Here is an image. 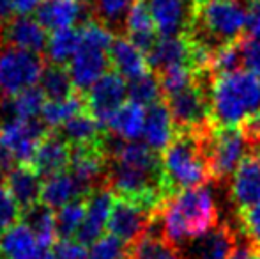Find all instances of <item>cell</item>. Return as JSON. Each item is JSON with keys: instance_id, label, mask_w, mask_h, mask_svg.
Wrapping results in <instances>:
<instances>
[{"instance_id": "cell-1", "label": "cell", "mask_w": 260, "mask_h": 259, "mask_svg": "<svg viewBox=\"0 0 260 259\" xmlns=\"http://www.w3.org/2000/svg\"><path fill=\"white\" fill-rule=\"evenodd\" d=\"M105 187L119 199H127L157 211L168 199L163 187L161 158L152 148L142 142L120 140L108 156Z\"/></svg>"}, {"instance_id": "cell-2", "label": "cell", "mask_w": 260, "mask_h": 259, "mask_svg": "<svg viewBox=\"0 0 260 259\" xmlns=\"http://www.w3.org/2000/svg\"><path fill=\"white\" fill-rule=\"evenodd\" d=\"M161 235L179 247L189 240H199L219 225L218 206L206 187L184 190L167 199L157 210Z\"/></svg>"}, {"instance_id": "cell-3", "label": "cell", "mask_w": 260, "mask_h": 259, "mask_svg": "<svg viewBox=\"0 0 260 259\" xmlns=\"http://www.w3.org/2000/svg\"><path fill=\"white\" fill-rule=\"evenodd\" d=\"M211 128L204 131H175L170 144L163 149L161 167L165 194L168 199L212 181L206 151V135Z\"/></svg>"}, {"instance_id": "cell-4", "label": "cell", "mask_w": 260, "mask_h": 259, "mask_svg": "<svg viewBox=\"0 0 260 259\" xmlns=\"http://www.w3.org/2000/svg\"><path fill=\"white\" fill-rule=\"evenodd\" d=\"M260 116V76L248 69L212 78L211 119L218 128H239Z\"/></svg>"}, {"instance_id": "cell-5", "label": "cell", "mask_w": 260, "mask_h": 259, "mask_svg": "<svg viewBox=\"0 0 260 259\" xmlns=\"http://www.w3.org/2000/svg\"><path fill=\"white\" fill-rule=\"evenodd\" d=\"M248 7L241 0H193L188 36L211 53L246 36Z\"/></svg>"}, {"instance_id": "cell-6", "label": "cell", "mask_w": 260, "mask_h": 259, "mask_svg": "<svg viewBox=\"0 0 260 259\" xmlns=\"http://www.w3.org/2000/svg\"><path fill=\"white\" fill-rule=\"evenodd\" d=\"M78 28L82 34V41H80L75 57L68 64V71L76 93L83 94L101 76L108 73L112 66L110 64V46H112L115 34L98 23L96 20L87 21Z\"/></svg>"}, {"instance_id": "cell-7", "label": "cell", "mask_w": 260, "mask_h": 259, "mask_svg": "<svg viewBox=\"0 0 260 259\" xmlns=\"http://www.w3.org/2000/svg\"><path fill=\"white\" fill-rule=\"evenodd\" d=\"M206 151L212 170V181L225 183L251 153H258L257 140L243 126L218 128L212 126L206 135Z\"/></svg>"}, {"instance_id": "cell-8", "label": "cell", "mask_w": 260, "mask_h": 259, "mask_svg": "<svg viewBox=\"0 0 260 259\" xmlns=\"http://www.w3.org/2000/svg\"><path fill=\"white\" fill-rule=\"evenodd\" d=\"M211 73L200 71L191 85L163 98L175 131H204L214 126L211 119Z\"/></svg>"}, {"instance_id": "cell-9", "label": "cell", "mask_w": 260, "mask_h": 259, "mask_svg": "<svg viewBox=\"0 0 260 259\" xmlns=\"http://www.w3.org/2000/svg\"><path fill=\"white\" fill-rule=\"evenodd\" d=\"M46 68L45 57L18 50L0 48V98H11L36 87Z\"/></svg>"}, {"instance_id": "cell-10", "label": "cell", "mask_w": 260, "mask_h": 259, "mask_svg": "<svg viewBox=\"0 0 260 259\" xmlns=\"http://www.w3.org/2000/svg\"><path fill=\"white\" fill-rule=\"evenodd\" d=\"M154 215L156 211L149 210V208L140 206L133 200L115 197L106 229H108V235H113L126 245H133L142 236H145Z\"/></svg>"}, {"instance_id": "cell-11", "label": "cell", "mask_w": 260, "mask_h": 259, "mask_svg": "<svg viewBox=\"0 0 260 259\" xmlns=\"http://www.w3.org/2000/svg\"><path fill=\"white\" fill-rule=\"evenodd\" d=\"M127 96V83L119 73L108 71L101 76L85 94V105L89 114L100 123L106 126L110 119L115 116V112L124 105Z\"/></svg>"}, {"instance_id": "cell-12", "label": "cell", "mask_w": 260, "mask_h": 259, "mask_svg": "<svg viewBox=\"0 0 260 259\" xmlns=\"http://www.w3.org/2000/svg\"><path fill=\"white\" fill-rule=\"evenodd\" d=\"M48 131L41 119H13L0 125V135L16 165H30L39 142Z\"/></svg>"}, {"instance_id": "cell-13", "label": "cell", "mask_w": 260, "mask_h": 259, "mask_svg": "<svg viewBox=\"0 0 260 259\" xmlns=\"http://www.w3.org/2000/svg\"><path fill=\"white\" fill-rule=\"evenodd\" d=\"M36 20L46 31H64V28L82 27L92 20L90 6L80 0H45L36 9Z\"/></svg>"}, {"instance_id": "cell-14", "label": "cell", "mask_w": 260, "mask_h": 259, "mask_svg": "<svg viewBox=\"0 0 260 259\" xmlns=\"http://www.w3.org/2000/svg\"><path fill=\"white\" fill-rule=\"evenodd\" d=\"M113 200H115V197L105 185L90 192L89 197L85 199V218H83L82 225L76 233L75 242H78L80 245L87 249L103 236Z\"/></svg>"}, {"instance_id": "cell-15", "label": "cell", "mask_w": 260, "mask_h": 259, "mask_svg": "<svg viewBox=\"0 0 260 259\" xmlns=\"http://www.w3.org/2000/svg\"><path fill=\"white\" fill-rule=\"evenodd\" d=\"M230 200L239 211L260 204V155L251 153L230 178Z\"/></svg>"}, {"instance_id": "cell-16", "label": "cell", "mask_w": 260, "mask_h": 259, "mask_svg": "<svg viewBox=\"0 0 260 259\" xmlns=\"http://www.w3.org/2000/svg\"><path fill=\"white\" fill-rule=\"evenodd\" d=\"M71 163V146L58 135V131L50 130L39 142L34 153L30 167L39 178H53L69 169Z\"/></svg>"}, {"instance_id": "cell-17", "label": "cell", "mask_w": 260, "mask_h": 259, "mask_svg": "<svg viewBox=\"0 0 260 259\" xmlns=\"http://www.w3.org/2000/svg\"><path fill=\"white\" fill-rule=\"evenodd\" d=\"M2 43L25 52L41 55L48 45V31L32 16L11 18L2 27Z\"/></svg>"}, {"instance_id": "cell-18", "label": "cell", "mask_w": 260, "mask_h": 259, "mask_svg": "<svg viewBox=\"0 0 260 259\" xmlns=\"http://www.w3.org/2000/svg\"><path fill=\"white\" fill-rule=\"evenodd\" d=\"M159 36H182L191 25L193 0H145Z\"/></svg>"}, {"instance_id": "cell-19", "label": "cell", "mask_w": 260, "mask_h": 259, "mask_svg": "<svg viewBox=\"0 0 260 259\" xmlns=\"http://www.w3.org/2000/svg\"><path fill=\"white\" fill-rule=\"evenodd\" d=\"M4 181H6L7 194L18 204L20 211H25L34 204L41 203V178L30 165H14L4 178Z\"/></svg>"}, {"instance_id": "cell-20", "label": "cell", "mask_w": 260, "mask_h": 259, "mask_svg": "<svg viewBox=\"0 0 260 259\" xmlns=\"http://www.w3.org/2000/svg\"><path fill=\"white\" fill-rule=\"evenodd\" d=\"M110 64L122 78L133 80L151 71L147 64V57L138 46H135L124 34L113 38L110 46Z\"/></svg>"}, {"instance_id": "cell-21", "label": "cell", "mask_w": 260, "mask_h": 259, "mask_svg": "<svg viewBox=\"0 0 260 259\" xmlns=\"http://www.w3.org/2000/svg\"><path fill=\"white\" fill-rule=\"evenodd\" d=\"M124 36L144 53H147L154 46L159 34L156 31L154 20H152L151 11H149V6L145 0H135L133 2L126 18Z\"/></svg>"}, {"instance_id": "cell-22", "label": "cell", "mask_w": 260, "mask_h": 259, "mask_svg": "<svg viewBox=\"0 0 260 259\" xmlns=\"http://www.w3.org/2000/svg\"><path fill=\"white\" fill-rule=\"evenodd\" d=\"M174 135L175 126L165 100L156 101L151 107L145 108L144 138L149 148H152L154 151H163L170 144Z\"/></svg>"}, {"instance_id": "cell-23", "label": "cell", "mask_w": 260, "mask_h": 259, "mask_svg": "<svg viewBox=\"0 0 260 259\" xmlns=\"http://www.w3.org/2000/svg\"><path fill=\"white\" fill-rule=\"evenodd\" d=\"M46 105V96L39 87H30L11 98H0V121L38 119Z\"/></svg>"}, {"instance_id": "cell-24", "label": "cell", "mask_w": 260, "mask_h": 259, "mask_svg": "<svg viewBox=\"0 0 260 259\" xmlns=\"http://www.w3.org/2000/svg\"><path fill=\"white\" fill-rule=\"evenodd\" d=\"M237 236L229 224H219L195 242L191 254L195 259H230L237 249Z\"/></svg>"}, {"instance_id": "cell-25", "label": "cell", "mask_w": 260, "mask_h": 259, "mask_svg": "<svg viewBox=\"0 0 260 259\" xmlns=\"http://www.w3.org/2000/svg\"><path fill=\"white\" fill-rule=\"evenodd\" d=\"M87 197H89V194L85 192V188L71 176L69 170L48 178L43 183L41 203L52 208V210H60L66 204L75 203V200H83Z\"/></svg>"}, {"instance_id": "cell-26", "label": "cell", "mask_w": 260, "mask_h": 259, "mask_svg": "<svg viewBox=\"0 0 260 259\" xmlns=\"http://www.w3.org/2000/svg\"><path fill=\"white\" fill-rule=\"evenodd\" d=\"M58 135L68 142L71 148H78V146H90V144H100L103 142L106 131L105 126H101L89 110H82L71 119L64 123L58 130Z\"/></svg>"}, {"instance_id": "cell-27", "label": "cell", "mask_w": 260, "mask_h": 259, "mask_svg": "<svg viewBox=\"0 0 260 259\" xmlns=\"http://www.w3.org/2000/svg\"><path fill=\"white\" fill-rule=\"evenodd\" d=\"M127 259H181L177 247L167 242L161 235L157 211L145 236H142L138 242L129 245V257Z\"/></svg>"}, {"instance_id": "cell-28", "label": "cell", "mask_w": 260, "mask_h": 259, "mask_svg": "<svg viewBox=\"0 0 260 259\" xmlns=\"http://www.w3.org/2000/svg\"><path fill=\"white\" fill-rule=\"evenodd\" d=\"M41 247L25 224L18 222L0 236L2 259H38Z\"/></svg>"}, {"instance_id": "cell-29", "label": "cell", "mask_w": 260, "mask_h": 259, "mask_svg": "<svg viewBox=\"0 0 260 259\" xmlns=\"http://www.w3.org/2000/svg\"><path fill=\"white\" fill-rule=\"evenodd\" d=\"M21 224H25L34 238L38 240L41 249H52L57 242V229H55V211L46 204L38 203L28 210L21 211Z\"/></svg>"}, {"instance_id": "cell-30", "label": "cell", "mask_w": 260, "mask_h": 259, "mask_svg": "<svg viewBox=\"0 0 260 259\" xmlns=\"http://www.w3.org/2000/svg\"><path fill=\"white\" fill-rule=\"evenodd\" d=\"M144 125H145V107L137 105L133 101H127L126 105L115 112L108 126L110 133L115 135L117 138L124 142H137L144 135Z\"/></svg>"}, {"instance_id": "cell-31", "label": "cell", "mask_w": 260, "mask_h": 259, "mask_svg": "<svg viewBox=\"0 0 260 259\" xmlns=\"http://www.w3.org/2000/svg\"><path fill=\"white\" fill-rule=\"evenodd\" d=\"M133 2L135 0H94L90 6L92 20H96L115 36L122 34Z\"/></svg>"}, {"instance_id": "cell-32", "label": "cell", "mask_w": 260, "mask_h": 259, "mask_svg": "<svg viewBox=\"0 0 260 259\" xmlns=\"http://www.w3.org/2000/svg\"><path fill=\"white\" fill-rule=\"evenodd\" d=\"M39 89L46 96V101H62L76 94L68 68L57 64H46L39 80Z\"/></svg>"}, {"instance_id": "cell-33", "label": "cell", "mask_w": 260, "mask_h": 259, "mask_svg": "<svg viewBox=\"0 0 260 259\" xmlns=\"http://www.w3.org/2000/svg\"><path fill=\"white\" fill-rule=\"evenodd\" d=\"M80 41H82V34L78 27L52 32V36L48 38V45H46V57L50 64L66 68V64L71 63V59L75 57Z\"/></svg>"}, {"instance_id": "cell-34", "label": "cell", "mask_w": 260, "mask_h": 259, "mask_svg": "<svg viewBox=\"0 0 260 259\" xmlns=\"http://www.w3.org/2000/svg\"><path fill=\"white\" fill-rule=\"evenodd\" d=\"M85 96L80 93L73 94L71 98L62 101H46L41 112V121L48 130H58L68 119L76 116L78 112L85 110Z\"/></svg>"}, {"instance_id": "cell-35", "label": "cell", "mask_w": 260, "mask_h": 259, "mask_svg": "<svg viewBox=\"0 0 260 259\" xmlns=\"http://www.w3.org/2000/svg\"><path fill=\"white\" fill-rule=\"evenodd\" d=\"M127 96L133 103L142 105V107H151L156 101H161L163 100V91H161L159 76L152 71H147L142 76L129 80Z\"/></svg>"}, {"instance_id": "cell-36", "label": "cell", "mask_w": 260, "mask_h": 259, "mask_svg": "<svg viewBox=\"0 0 260 259\" xmlns=\"http://www.w3.org/2000/svg\"><path fill=\"white\" fill-rule=\"evenodd\" d=\"M85 218V199L75 200L55 213V229H57V242H66L76 236L80 225Z\"/></svg>"}, {"instance_id": "cell-37", "label": "cell", "mask_w": 260, "mask_h": 259, "mask_svg": "<svg viewBox=\"0 0 260 259\" xmlns=\"http://www.w3.org/2000/svg\"><path fill=\"white\" fill-rule=\"evenodd\" d=\"M129 247L113 235H105L92 243L89 249V259H127Z\"/></svg>"}, {"instance_id": "cell-38", "label": "cell", "mask_w": 260, "mask_h": 259, "mask_svg": "<svg viewBox=\"0 0 260 259\" xmlns=\"http://www.w3.org/2000/svg\"><path fill=\"white\" fill-rule=\"evenodd\" d=\"M237 220H239L241 231H243L244 238L248 240V247L250 249H258L260 247V204L244 210L237 213Z\"/></svg>"}, {"instance_id": "cell-39", "label": "cell", "mask_w": 260, "mask_h": 259, "mask_svg": "<svg viewBox=\"0 0 260 259\" xmlns=\"http://www.w3.org/2000/svg\"><path fill=\"white\" fill-rule=\"evenodd\" d=\"M20 215H21L20 208L11 199V195L7 194L6 181H4V176L0 174V236L9 227H13L14 224H18Z\"/></svg>"}, {"instance_id": "cell-40", "label": "cell", "mask_w": 260, "mask_h": 259, "mask_svg": "<svg viewBox=\"0 0 260 259\" xmlns=\"http://www.w3.org/2000/svg\"><path fill=\"white\" fill-rule=\"evenodd\" d=\"M243 59L244 69L260 76V39L244 36L243 39Z\"/></svg>"}, {"instance_id": "cell-41", "label": "cell", "mask_w": 260, "mask_h": 259, "mask_svg": "<svg viewBox=\"0 0 260 259\" xmlns=\"http://www.w3.org/2000/svg\"><path fill=\"white\" fill-rule=\"evenodd\" d=\"M55 259H89V250L78 242L66 240V242H55L52 247Z\"/></svg>"}, {"instance_id": "cell-42", "label": "cell", "mask_w": 260, "mask_h": 259, "mask_svg": "<svg viewBox=\"0 0 260 259\" xmlns=\"http://www.w3.org/2000/svg\"><path fill=\"white\" fill-rule=\"evenodd\" d=\"M246 34L260 39V2L248 7V25Z\"/></svg>"}, {"instance_id": "cell-43", "label": "cell", "mask_w": 260, "mask_h": 259, "mask_svg": "<svg viewBox=\"0 0 260 259\" xmlns=\"http://www.w3.org/2000/svg\"><path fill=\"white\" fill-rule=\"evenodd\" d=\"M45 0H13L14 13H18L20 16H28V13H34Z\"/></svg>"}, {"instance_id": "cell-44", "label": "cell", "mask_w": 260, "mask_h": 259, "mask_svg": "<svg viewBox=\"0 0 260 259\" xmlns=\"http://www.w3.org/2000/svg\"><path fill=\"white\" fill-rule=\"evenodd\" d=\"M14 163H16V162H14L9 148H7V144L4 142L2 135H0V174L9 172V170L14 167Z\"/></svg>"}, {"instance_id": "cell-45", "label": "cell", "mask_w": 260, "mask_h": 259, "mask_svg": "<svg viewBox=\"0 0 260 259\" xmlns=\"http://www.w3.org/2000/svg\"><path fill=\"white\" fill-rule=\"evenodd\" d=\"M13 13H14L13 0H0V27H4L11 20Z\"/></svg>"}, {"instance_id": "cell-46", "label": "cell", "mask_w": 260, "mask_h": 259, "mask_svg": "<svg viewBox=\"0 0 260 259\" xmlns=\"http://www.w3.org/2000/svg\"><path fill=\"white\" fill-rule=\"evenodd\" d=\"M230 259H255V257L251 254L250 247H237L236 252L230 256Z\"/></svg>"}, {"instance_id": "cell-47", "label": "cell", "mask_w": 260, "mask_h": 259, "mask_svg": "<svg viewBox=\"0 0 260 259\" xmlns=\"http://www.w3.org/2000/svg\"><path fill=\"white\" fill-rule=\"evenodd\" d=\"M250 250H251V254H253L255 259H260V247L258 249H250Z\"/></svg>"}, {"instance_id": "cell-48", "label": "cell", "mask_w": 260, "mask_h": 259, "mask_svg": "<svg viewBox=\"0 0 260 259\" xmlns=\"http://www.w3.org/2000/svg\"><path fill=\"white\" fill-rule=\"evenodd\" d=\"M0 45H2V27H0Z\"/></svg>"}, {"instance_id": "cell-49", "label": "cell", "mask_w": 260, "mask_h": 259, "mask_svg": "<svg viewBox=\"0 0 260 259\" xmlns=\"http://www.w3.org/2000/svg\"><path fill=\"white\" fill-rule=\"evenodd\" d=\"M258 155H260V137H258Z\"/></svg>"}, {"instance_id": "cell-50", "label": "cell", "mask_w": 260, "mask_h": 259, "mask_svg": "<svg viewBox=\"0 0 260 259\" xmlns=\"http://www.w3.org/2000/svg\"><path fill=\"white\" fill-rule=\"evenodd\" d=\"M80 2H83V0H80Z\"/></svg>"}, {"instance_id": "cell-51", "label": "cell", "mask_w": 260, "mask_h": 259, "mask_svg": "<svg viewBox=\"0 0 260 259\" xmlns=\"http://www.w3.org/2000/svg\"><path fill=\"white\" fill-rule=\"evenodd\" d=\"M226 2H229V0H226Z\"/></svg>"}]
</instances>
